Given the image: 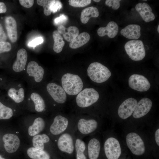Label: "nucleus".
Masks as SVG:
<instances>
[{
    "mask_svg": "<svg viewBox=\"0 0 159 159\" xmlns=\"http://www.w3.org/2000/svg\"><path fill=\"white\" fill-rule=\"evenodd\" d=\"M152 102L148 98H143L138 102L136 108L132 113L133 117L138 119L146 115L150 110Z\"/></svg>",
    "mask_w": 159,
    "mask_h": 159,
    "instance_id": "14",
    "label": "nucleus"
},
{
    "mask_svg": "<svg viewBox=\"0 0 159 159\" xmlns=\"http://www.w3.org/2000/svg\"><path fill=\"white\" fill-rule=\"evenodd\" d=\"M45 125V122L42 118H37L34 120L32 125L29 127V134L31 136L37 135L44 129Z\"/></svg>",
    "mask_w": 159,
    "mask_h": 159,
    "instance_id": "23",
    "label": "nucleus"
},
{
    "mask_svg": "<svg viewBox=\"0 0 159 159\" xmlns=\"http://www.w3.org/2000/svg\"><path fill=\"white\" fill-rule=\"evenodd\" d=\"M75 150L76 159H87L84 154L87 148L86 143L82 139L75 135Z\"/></svg>",
    "mask_w": 159,
    "mask_h": 159,
    "instance_id": "25",
    "label": "nucleus"
},
{
    "mask_svg": "<svg viewBox=\"0 0 159 159\" xmlns=\"http://www.w3.org/2000/svg\"><path fill=\"white\" fill-rule=\"evenodd\" d=\"M62 87L67 94L70 95H75L82 90L84 84L82 80L78 75L67 73L61 78Z\"/></svg>",
    "mask_w": 159,
    "mask_h": 159,
    "instance_id": "2",
    "label": "nucleus"
},
{
    "mask_svg": "<svg viewBox=\"0 0 159 159\" xmlns=\"http://www.w3.org/2000/svg\"><path fill=\"white\" fill-rule=\"evenodd\" d=\"M54 1L55 0H37V2L38 5L43 6L44 14L46 16H49L52 12L51 6Z\"/></svg>",
    "mask_w": 159,
    "mask_h": 159,
    "instance_id": "32",
    "label": "nucleus"
},
{
    "mask_svg": "<svg viewBox=\"0 0 159 159\" xmlns=\"http://www.w3.org/2000/svg\"><path fill=\"white\" fill-rule=\"evenodd\" d=\"M135 9L145 22H149L155 19V16L152 12L151 8L147 3H138L136 5Z\"/></svg>",
    "mask_w": 159,
    "mask_h": 159,
    "instance_id": "16",
    "label": "nucleus"
},
{
    "mask_svg": "<svg viewBox=\"0 0 159 159\" xmlns=\"http://www.w3.org/2000/svg\"><path fill=\"white\" fill-rule=\"evenodd\" d=\"M128 84L131 89L141 92L147 91L150 87V84L146 77L137 74H132L129 77Z\"/></svg>",
    "mask_w": 159,
    "mask_h": 159,
    "instance_id": "10",
    "label": "nucleus"
},
{
    "mask_svg": "<svg viewBox=\"0 0 159 159\" xmlns=\"http://www.w3.org/2000/svg\"><path fill=\"white\" fill-rule=\"evenodd\" d=\"M52 36L54 42L53 49L55 52L59 53L62 51L65 44L63 38L57 30L53 32Z\"/></svg>",
    "mask_w": 159,
    "mask_h": 159,
    "instance_id": "29",
    "label": "nucleus"
},
{
    "mask_svg": "<svg viewBox=\"0 0 159 159\" xmlns=\"http://www.w3.org/2000/svg\"><path fill=\"white\" fill-rule=\"evenodd\" d=\"M27 59V54L26 51L24 49H19L17 52L16 58L13 66V70L16 72L23 71L26 64Z\"/></svg>",
    "mask_w": 159,
    "mask_h": 159,
    "instance_id": "18",
    "label": "nucleus"
},
{
    "mask_svg": "<svg viewBox=\"0 0 159 159\" xmlns=\"http://www.w3.org/2000/svg\"><path fill=\"white\" fill-rule=\"evenodd\" d=\"M0 159H5L4 158H2L0 155Z\"/></svg>",
    "mask_w": 159,
    "mask_h": 159,
    "instance_id": "46",
    "label": "nucleus"
},
{
    "mask_svg": "<svg viewBox=\"0 0 159 159\" xmlns=\"http://www.w3.org/2000/svg\"><path fill=\"white\" fill-rule=\"evenodd\" d=\"M98 125L96 120L87 115H82L74 118L75 135L82 139L94 132L97 129Z\"/></svg>",
    "mask_w": 159,
    "mask_h": 159,
    "instance_id": "1",
    "label": "nucleus"
},
{
    "mask_svg": "<svg viewBox=\"0 0 159 159\" xmlns=\"http://www.w3.org/2000/svg\"><path fill=\"white\" fill-rule=\"evenodd\" d=\"M13 115L12 109L0 102V120L9 119L12 117Z\"/></svg>",
    "mask_w": 159,
    "mask_h": 159,
    "instance_id": "33",
    "label": "nucleus"
},
{
    "mask_svg": "<svg viewBox=\"0 0 159 159\" xmlns=\"http://www.w3.org/2000/svg\"><path fill=\"white\" fill-rule=\"evenodd\" d=\"M26 72L29 76L34 77L35 81L37 82L42 80L44 73L43 68L34 61H31L28 63Z\"/></svg>",
    "mask_w": 159,
    "mask_h": 159,
    "instance_id": "15",
    "label": "nucleus"
},
{
    "mask_svg": "<svg viewBox=\"0 0 159 159\" xmlns=\"http://www.w3.org/2000/svg\"><path fill=\"white\" fill-rule=\"evenodd\" d=\"M49 137L45 134L37 135L33 137L32 140L34 147L42 150L44 148V143L49 141Z\"/></svg>",
    "mask_w": 159,
    "mask_h": 159,
    "instance_id": "28",
    "label": "nucleus"
},
{
    "mask_svg": "<svg viewBox=\"0 0 159 159\" xmlns=\"http://www.w3.org/2000/svg\"></svg>",
    "mask_w": 159,
    "mask_h": 159,
    "instance_id": "48",
    "label": "nucleus"
},
{
    "mask_svg": "<svg viewBox=\"0 0 159 159\" xmlns=\"http://www.w3.org/2000/svg\"><path fill=\"white\" fill-rule=\"evenodd\" d=\"M44 40L42 37H39L36 38L30 42L28 45L31 47H35L36 46L40 44L43 42Z\"/></svg>",
    "mask_w": 159,
    "mask_h": 159,
    "instance_id": "37",
    "label": "nucleus"
},
{
    "mask_svg": "<svg viewBox=\"0 0 159 159\" xmlns=\"http://www.w3.org/2000/svg\"><path fill=\"white\" fill-rule=\"evenodd\" d=\"M7 8L5 4L0 2V13H4L6 12Z\"/></svg>",
    "mask_w": 159,
    "mask_h": 159,
    "instance_id": "42",
    "label": "nucleus"
},
{
    "mask_svg": "<svg viewBox=\"0 0 159 159\" xmlns=\"http://www.w3.org/2000/svg\"><path fill=\"white\" fill-rule=\"evenodd\" d=\"M20 4L26 8H30L33 5L34 1L33 0H19Z\"/></svg>",
    "mask_w": 159,
    "mask_h": 159,
    "instance_id": "39",
    "label": "nucleus"
},
{
    "mask_svg": "<svg viewBox=\"0 0 159 159\" xmlns=\"http://www.w3.org/2000/svg\"><path fill=\"white\" fill-rule=\"evenodd\" d=\"M89 159H97L99 155L101 144L98 139L92 138L86 143Z\"/></svg>",
    "mask_w": 159,
    "mask_h": 159,
    "instance_id": "17",
    "label": "nucleus"
},
{
    "mask_svg": "<svg viewBox=\"0 0 159 159\" xmlns=\"http://www.w3.org/2000/svg\"><path fill=\"white\" fill-rule=\"evenodd\" d=\"M74 121L72 126L67 130L58 136L57 145L61 152L69 154L73 153L75 150Z\"/></svg>",
    "mask_w": 159,
    "mask_h": 159,
    "instance_id": "5",
    "label": "nucleus"
},
{
    "mask_svg": "<svg viewBox=\"0 0 159 159\" xmlns=\"http://www.w3.org/2000/svg\"><path fill=\"white\" fill-rule=\"evenodd\" d=\"M98 92L92 88L83 89L76 96V106L79 109L86 110L96 102L99 98Z\"/></svg>",
    "mask_w": 159,
    "mask_h": 159,
    "instance_id": "3",
    "label": "nucleus"
},
{
    "mask_svg": "<svg viewBox=\"0 0 159 159\" xmlns=\"http://www.w3.org/2000/svg\"><path fill=\"white\" fill-rule=\"evenodd\" d=\"M28 156L32 159H50L49 154L46 151L34 147H30L27 151Z\"/></svg>",
    "mask_w": 159,
    "mask_h": 159,
    "instance_id": "27",
    "label": "nucleus"
},
{
    "mask_svg": "<svg viewBox=\"0 0 159 159\" xmlns=\"http://www.w3.org/2000/svg\"><path fill=\"white\" fill-rule=\"evenodd\" d=\"M90 39V34L87 32H83L79 35L70 42L69 47L72 49L79 48L87 44Z\"/></svg>",
    "mask_w": 159,
    "mask_h": 159,
    "instance_id": "24",
    "label": "nucleus"
},
{
    "mask_svg": "<svg viewBox=\"0 0 159 159\" xmlns=\"http://www.w3.org/2000/svg\"><path fill=\"white\" fill-rule=\"evenodd\" d=\"M2 140L4 143V147L6 151L9 153H12L16 151L20 146V140L18 136L15 134H5L3 136Z\"/></svg>",
    "mask_w": 159,
    "mask_h": 159,
    "instance_id": "13",
    "label": "nucleus"
},
{
    "mask_svg": "<svg viewBox=\"0 0 159 159\" xmlns=\"http://www.w3.org/2000/svg\"><path fill=\"white\" fill-rule=\"evenodd\" d=\"M8 96L15 102L20 103L23 101L24 98V91L22 88L17 90L14 88H10L8 91Z\"/></svg>",
    "mask_w": 159,
    "mask_h": 159,
    "instance_id": "30",
    "label": "nucleus"
},
{
    "mask_svg": "<svg viewBox=\"0 0 159 159\" xmlns=\"http://www.w3.org/2000/svg\"><path fill=\"white\" fill-rule=\"evenodd\" d=\"M30 98L34 102L35 106V110L37 112H40L45 110L46 105L43 98L38 94L32 93Z\"/></svg>",
    "mask_w": 159,
    "mask_h": 159,
    "instance_id": "31",
    "label": "nucleus"
},
{
    "mask_svg": "<svg viewBox=\"0 0 159 159\" xmlns=\"http://www.w3.org/2000/svg\"><path fill=\"white\" fill-rule=\"evenodd\" d=\"M3 28L2 27V26L1 25V24L0 23V29L1 28Z\"/></svg>",
    "mask_w": 159,
    "mask_h": 159,
    "instance_id": "47",
    "label": "nucleus"
},
{
    "mask_svg": "<svg viewBox=\"0 0 159 159\" xmlns=\"http://www.w3.org/2000/svg\"><path fill=\"white\" fill-rule=\"evenodd\" d=\"M11 44L9 42H0V54L8 52L11 49Z\"/></svg>",
    "mask_w": 159,
    "mask_h": 159,
    "instance_id": "36",
    "label": "nucleus"
},
{
    "mask_svg": "<svg viewBox=\"0 0 159 159\" xmlns=\"http://www.w3.org/2000/svg\"><path fill=\"white\" fill-rule=\"evenodd\" d=\"M137 103V100L132 97L124 100L118 109V114L120 117L125 119L130 117L134 111Z\"/></svg>",
    "mask_w": 159,
    "mask_h": 159,
    "instance_id": "12",
    "label": "nucleus"
},
{
    "mask_svg": "<svg viewBox=\"0 0 159 159\" xmlns=\"http://www.w3.org/2000/svg\"><path fill=\"white\" fill-rule=\"evenodd\" d=\"M74 118H69L63 114L56 115L49 127L50 132L53 135L59 136L72 126Z\"/></svg>",
    "mask_w": 159,
    "mask_h": 159,
    "instance_id": "6",
    "label": "nucleus"
},
{
    "mask_svg": "<svg viewBox=\"0 0 159 159\" xmlns=\"http://www.w3.org/2000/svg\"><path fill=\"white\" fill-rule=\"evenodd\" d=\"M47 90L53 100L60 104H64L67 101V94L62 87L55 83L50 82L46 86Z\"/></svg>",
    "mask_w": 159,
    "mask_h": 159,
    "instance_id": "11",
    "label": "nucleus"
},
{
    "mask_svg": "<svg viewBox=\"0 0 159 159\" xmlns=\"http://www.w3.org/2000/svg\"><path fill=\"white\" fill-rule=\"evenodd\" d=\"M91 0H69V4L74 7H83L90 4Z\"/></svg>",
    "mask_w": 159,
    "mask_h": 159,
    "instance_id": "34",
    "label": "nucleus"
},
{
    "mask_svg": "<svg viewBox=\"0 0 159 159\" xmlns=\"http://www.w3.org/2000/svg\"><path fill=\"white\" fill-rule=\"evenodd\" d=\"M120 0H106L105 4L109 7H112V9L115 10L118 9L120 6Z\"/></svg>",
    "mask_w": 159,
    "mask_h": 159,
    "instance_id": "35",
    "label": "nucleus"
},
{
    "mask_svg": "<svg viewBox=\"0 0 159 159\" xmlns=\"http://www.w3.org/2000/svg\"><path fill=\"white\" fill-rule=\"evenodd\" d=\"M124 48L127 54L133 60H141L145 56L144 44L140 40L129 41L125 43Z\"/></svg>",
    "mask_w": 159,
    "mask_h": 159,
    "instance_id": "7",
    "label": "nucleus"
},
{
    "mask_svg": "<svg viewBox=\"0 0 159 159\" xmlns=\"http://www.w3.org/2000/svg\"><path fill=\"white\" fill-rule=\"evenodd\" d=\"M87 73L91 80L98 83L107 81L112 74L106 67L97 62H92L89 65L87 69Z\"/></svg>",
    "mask_w": 159,
    "mask_h": 159,
    "instance_id": "4",
    "label": "nucleus"
},
{
    "mask_svg": "<svg viewBox=\"0 0 159 159\" xmlns=\"http://www.w3.org/2000/svg\"><path fill=\"white\" fill-rule=\"evenodd\" d=\"M155 138L156 143L159 146V129L158 128L156 131L155 133Z\"/></svg>",
    "mask_w": 159,
    "mask_h": 159,
    "instance_id": "43",
    "label": "nucleus"
},
{
    "mask_svg": "<svg viewBox=\"0 0 159 159\" xmlns=\"http://www.w3.org/2000/svg\"><path fill=\"white\" fill-rule=\"evenodd\" d=\"M62 7V4L59 0H55L51 7V10L53 13L56 12Z\"/></svg>",
    "mask_w": 159,
    "mask_h": 159,
    "instance_id": "38",
    "label": "nucleus"
},
{
    "mask_svg": "<svg viewBox=\"0 0 159 159\" xmlns=\"http://www.w3.org/2000/svg\"><path fill=\"white\" fill-rule=\"evenodd\" d=\"M141 27L138 25L129 24L122 29L120 31L121 34L130 39H137L141 36Z\"/></svg>",
    "mask_w": 159,
    "mask_h": 159,
    "instance_id": "20",
    "label": "nucleus"
},
{
    "mask_svg": "<svg viewBox=\"0 0 159 159\" xmlns=\"http://www.w3.org/2000/svg\"><path fill=\"white\" fill-rule=\"evenodd\" d=\"M58 32L62 34L67 41L71 42L79 35V30L76 26H71L66 28L62 25H59L57 28Z\"/></svg>",
    "mask_w": 159,
    "mask_h": 159,
    "instance_id": "21",
    "label": "nucleus"
},
{
    "mask_svg": "<svg viewBox=\"0 0 159 159\" xmlns=\"http://www.w3.org/2000/svg\"><path fill=\"white\" fill-rule=\"evenodd\" d=\"M97 9L93 6H90L83 10L81 13L80 20L84 24L87 23L92 17H97L99 15Z\"/></svg>",
    "mask_w": 159,
    "mask_h": 159,
    "instance_id": "26",
    "label": "nucleus"
},
{
    "mask_svg": "<svg viewBox=\"0 0 159 159\" xmlns=\"http://www.w3.org/2000/svg\"><path fill=\"white\" fill-rule=\"evenodd\" d=\"M93 1H94L95 2H99L100 1V0H93Z\"/></svg>",
    "mask_w": 159,
    "mask_h": 159,
    "instance_id": "44",
    "label": "nucleus"
},
{
    "mask_svg": "<svg viewBox=\"0 0 159 159\" xmlns=\"http://www.w3.org/2000/svg\"><path fill=\"white\" fill-rule=\"evenodd\" d=\"M67 19V17L66 16L63 14H61L59 17L55 19L54 22L55 24L58 25L64 22Z\"/></svg>",
    "mask_w": 159,
    "mask_h": 159,
    "instance_id": "40",
    "label": "nucleus"
},
{
    "mask_svg": "<svg viewBox=\"0 0 159 159\" xmlns=\"http://www.w3.org/2000/svg\"><path fill=\"white\" fill-rule=\"evenodd\" d=\"M126 140L127 147L133 154L140 155L144 153L145 146L144 142L138 134L130 132L127 135Z\"/></svg>",
    "mask_w": 159,
    "mask_h": 159,
    "instance_id": "8",
    "label": "nucleus"
},
{
    "mask_svg": "<svg viewBox=\"0 0 159 159\" xmlns=\"http://www.w3.org/2000/svg\"><path fill=\"white\" fill-rule=\"evenodd\" d=\"M118 31V26L115 22L111 21L106 26L100 27L97 30L98 35L101 37L107 35L110 38H113L117 34Z\"/></svg>",
    "mask_w": 159,
    "mask_h": 159,
    "instance_id": "22",
    "label": "nucleus"
},
{
    "mask_svg": "<svg viewBox=\"0 0 159 159\" xmlns=\"http://www.w3.org/2000/svg\"><path fill=\"white\" fill-rule=\"evenodd\" d=\"M104 148L108 159H118L120 155L121 151L120 143L114 138H108L104 143Z\"/></svg>",
    "mask_w": 159,
    "mask_h": 159,
    "instance_id": "9",
    "label": "nucleus"
},
{
    "mask_svg": "<svg viewBox=\"0 0 159 159\" xmlns=\"http://www.w3.org/2000/svg\"><path fill=\"white\" fill-rule=\"evenodd\" d=\"M5 22L8 37L11 42L14 43L18 36L16 21L13 17L9 16L5 18Z\"/></svg>",
    "mask_w": 159,
    "mask_h": 159,
    "instance_id": "19",
    "label": "nucleus"
},
{
    "mask_svg": "<svg viewBox=\"0 0 159 159\" xmlns=\"http://www.w3.org/2000/svg\"><path fill=\"white\" fill-rule=\"evenodd\" d=\"M159 25H158L157 29V31L158 33H159Z\"/></svg>",
    "mask_w": 159,
    "mask_h": 159,
    "instance_id": "45",
    "label": "nucleus"
},
{
    "mask_svg": "<svg viewBox=\"0 0 159 159\" xmlns=\"http://www.w3.org/2000/svg\"><path fill=\"white\" fill-rule=\"evenodd\" d=\"M7 39L6 36L3 28L0 29V42H5Z\"/></svg>",
    "mask_w": 159,
    "mask_h": 159,
    "instance_id": "41",
    "label": "nucleus"
}]
</instances>
